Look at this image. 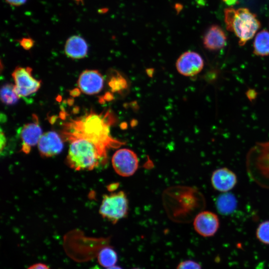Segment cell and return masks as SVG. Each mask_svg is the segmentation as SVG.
I'll return each instance as SVG.
<instances>
[{"mask_svg": "<svg viewBox=\"0 0 269 269\" xmlns=\"http://www.w3.org/2000/svg\"><path fill=\"white\" fill-rule=\"evenodd\" d=\"M42 134L38 118L33 115V122L25 124L20 130L21 151L24 153H29L31 148L38 144Z\"/></svg>", "mask_w": 269, "mask_h": 269, "instance_id": "9c48e42d", "label": "cell"}, {"mask_svg": "<svg viewBox=\"0 0 269 269\" xmlns=\"http://www.w3.org/2000/svg\"><path fill=\"white\" fill-rule=\"evenodd\" d=\"M61 136L54 131H48L41 136L37 144L40 154L44 157H50L60 153L63 148Z\"/></svg>", "mask_w": 269, "mask_h": 269, "instance_id": "8fae6325", "label": "cell"}, {"mask_svg": "<svg viewBox=\"0 0 269 269\" xmlns=\"http://www.w3.org/2000/svg\"><path fill=\"white\" fill-rule=\"evenodd\" d=\"M247 98L251 101L255 99L257 95V93L255 90L249 89L246 93Z\"/></svg>", "mask_w": 269, "mask_h": 269, "instance_id": "d4e9b609", "label": "cell"}, {"mask_svg": "<svg viewBox=\"0 0 269 269\" xmlns=\"http://www.w3.org/2000/svg\"><path fill=\"white\" fill-rule=\"evenodd\" d=\"M118 261V255L112 247L106 246L103 248L98 255V262L102 267L109 268L115 266Z\"/></svg>", "mask_w": 269, "mask_h": 269, "instance_id": "e0dca14e", "label": "cell"}, {"mask_svg": "<svg viewBox=\"0 0 269 269\" xmlns=\"http://www.w3.org/2000/svg\"><path fill=\"white\" fill-rule=\"evenodd\" d=\"M176 269H202L200 265L192 260H186L180 262Z\"/></svg>", "mask_w": 269, "mask_h": 269, "instance_id": "44dd1931", "label": "cell"}, {"mask_svg": "<svg viewBox=\"0 0 269 269\" xmlns=\"http://www.w3.org/2000/svg\"><path fill=\"white\" fill-rule=\"evenodd\" d=\"M128 210L127 197L124 191H120L103 196L99 213L103 218L115 224L127 216Z\"/></svg>", "mask_w": 269, "mask_h": 269, "instance_id": "277c9868", "label": "cell"}, {"mask_svg": "<svg viewBox=\"0 0 269 269\" xmlns=\"http://www.w3.org/2000/svg\"><path fill=\"white\" fill-rule=\"evenodd\" d=\"M258 240L264 244L269 245V221L262 222L256 230Z\"/></svg>", "mask_w": 269, "mask_h": 269, "instance_id": "d6986e66", "label": "cell"}, {"mask_svg": "<svg viewBox=\"0 0 269 269\" xmlns=\"http://www.w3.org/2000/svg\"><path fill=\"white\" fill-rule=\"evenodd\" d=\"M114 122L110 110L101 113L91 110L63 123L60 135L69 143L67 165L81 171L91 170L105 163L108 150L124 144L111 135L110 127Z\"/></svg>", "mask_w": 269, "mask_h": 269, "instance_id": "6da1fadb", "label": "cell"}, {"mask_svg": "<svg viewBox=\"0 0 269 269\" xmlns=\"http://www.w3.org/2000/svg\"><path fill=\"white\" fill-rule=\"evenodd\" d=\"M204 60L198 53L188 51L182 53L176 62L178 73L184 76H193L203 69Z\"/></svg>", "mask_w": 269, "mask_h": 269, "instance_id": "52a82bcc", "label": "cell"}, {"mask_svg": "<svg viewBox=\"0 0 269 269\" xmlns=\"http://www.w3.org/2000/svg\"><path fill=\"white\" fill-rule=\"evenodd\" d=\"M19 99L14 91V85L6 83L3 85L0 89V100L6 105L15 104Z\"/></svg>", "mask_w": 269, "mask_h": 269, "instance_id": "ac0fdd59", "label": "cell"}, {"mask_svg": "<svg viewBox=\"0 0 269 269\" xmlns=\"http://www.w3.org/2000/svg\"><path fill=\"white\" fill-rule=\"evenodd\" d=\"M112 164L118 174L123 177H129L137 170L138 159L133 150L123 148L114 153L112 158Z\"/></svg>", "mask_w": 269, "mask_h": 269, "instance_id": "8992f818", "label": "cell"}, {"mask_svg": "<svg viewBox=\"0 0 269 269\" xmlns=\"http://www.w3.org/2000/svg\"><path fill=\"white\" fill-rule=\"evenodd\" d=\"M103 75L96 70H86L81 73L77 84L80 90L87 95H95L100 92L104 87Z\"/></svg>", "mask_w": 269, "mask_h": 269, "instance_id": "30bf717a", "label": "cell"}, {"mask_svg": "<svg viewBox=\"0 0 269 269\" xmlns=\"http://www.w3.org/2000/svg\"><path fill=\"white\" fill-rule=\"evenodd\" d=\"M66 55L73 59H81L85 57L88 52V45L82 37L73 35L69 37L65 45Z\"/></svg>", "mask_w": 269, "mask_h": 269, "instance_id": "5bb4252c", "label": "cell"}, {"mask_svg": "<svg viewBox=\"0 0 269 269\" xmlns=\"http://www.w3.org/2000/svg\"><path fill=\"white\" fill-rule=\"evenodd\" d=\"M6 142L5 137L4 134L2 133V130H1L0 132V151L2 152L3 148L5 146Z\"/></svg>", "mask_w": 269, "mask_h": 269, "instance_id": "484cf974", "label": "cell"}, {"mask_svg": "<svg viewBox=\"0 0 269 269\" xmlns=\"http://www.w3.org/2000/svg\"><path fill=\"white\" fill-rule=\"evenodd\" d=\"M226 42V33L222 28L217 24L209 27L203 36L204 46L210 51H217L223 48Z\"/></svg>", "mask_w": 269, "mask_h": 269, "instance_id": "4fadbf2b", "label": "cell"}, {"mask_svg": "<svg viewBox=\"0 0 269 269\" xmlns=\"http://www.w3.org/2000/svg\"><path fill=\"white\" fill-rule=\"evenodd\" d=\"M237 201L235 196L230 193L225 192L217 199L216 206L219 213L222 215L232 213L236 208Z\"/></svg>", "mask_w": 269, "mask_h": 269, "instance_id": "9a60e30c", "label": "cell"}, {"mask_svg": "<svg viewBox=\"0 0 269 269\" xmlns=\"http://www.w3.org/2000/svg\"><path fill=\"white\" fill-rule=\"evenodd\" d=\"M106 269H123L119 266H114L113 267L107 268Z\"/></svg>", "mask_w": 269, "mask_h": 269, "instance_id": "83f0119b", "label": "cell"}, {"mask_svg": "<svg viewBox=\"0 0 269 269\" xmlns=\"http://www.w3.org/2000/svg\"><path fill=\"white\" fill-rule=\"evenodd\" d=\"M77 0V1H80V0Z\"/></svg>", "mask_w": 269, "mask_h": 269, "instance_id": "f546056e", "label": "cell"}, {"mask_svg": "<svg viewBox=\"0 0 269 269\" xmlns=\"http://www.w3.org/2000/svg\"><path fill=\"white\" fill-rule=\"evenodd\" d=\"M132 269H140L139 268H133Z\"/></svg>", "mask_w": 269, "mask_h": 269, "instance_id": "f1b7e54d", "label": "cell"}, {"mask_svg": "<svg viewBox=\"0 0 269 269\" xmlns=\"http://www.w3.org/2000/svg\"><path fill=\"white\" fill-rule=\"evenodd\" d=\"M14 91L19 98L36 93L41 86V81L34 78L29 67H17L12 73Z\"/></svg>", "mask_w": 269, "mask_h": 269, "instance_id": "5b68a950", "label": "cell"}, {"mask_svg": "<svg viewBox=\"0 0 269 269\" xmlns=\"http://www.w3.org/2000/svg\"><path fill=\"white\" fill-rule=\"evenodd\" d=\"M211 181L215 190L225 193L235 187L237 182V178L233 171L227 167H222L214 171Z\"/></svg>", "mask_w": 269, "mask_h": 269, "instance_id": "7c38bea8", "label": "cell"}, {"mask_svg": "<svg viewBox=\"0 0 269 269\" xmlns=\"http://www.w3.org/2000/svg\"><path fill=\"white\" fill-rule=\"evenodd\" d=\"M220 226L218 216L209 211H202L193 219V227L195 231L204 237L213 236Z\"/></svg>", "mask_w": 269, "mask_h": 269, "instance_id": "ba28073f", "label": "cell"}, {"mask_svg": "<svg viewBox=\"0 0 269 269\" xmlns=\"http://www.w3.org/2000/svg\"><path fill=\"white\" fill-rule=\"evenodd\" d=\"M227 5L232 6L237 3L238 0H223Z\"/></svg>", "mask_w": 269, "mask_h": 269, "instance_id": "4316f807", "label": "cell"}, {"mask_svg": "<svg viewBox=\"0 0 269 269\" xmlns=\"http://www.w3.org/2000/svg\"><path fill=\"white\" fill-rule=\"evenodd\" d=\"M224 13L227 29L235 34L241 46L252 38L261 27L257 15L247 8L228 7Z\"/></svg>", "mask_w": 269, "mask_h": 269, "instance_id": "3957f363", "label": "cell"}, {"mask_svg": "<svg viewBox=\"0 0 269 269\" xmlns=\"http://www.w3.org/2000/svg\"><path fill=\"white\" fill-rule=\"evenodd\" d=\"M8 4L12 6H20L25 3L27 0H5Z\"/></svg>", "mask_w": 269, "mask_h": 269, "instance_id": "cb8c5ba5", "label": "cell"}, {"mask_svg": "<svg viewBox=\"0 0 269 269\" xmlns=\"http://www.w3.org/2000/svg\"><path fill=\"white\" fill-rule=\"evenodd\" d=\"M110 86L113 91H120L125 89L128 86L127 82L121 75L113 76L109 82Z\"/></svg>", "mask_w": 269, "mask_h": 269, "instance_id": "ffe728a7", "label": "cell"}, {"mask_svg": "<svg viewBox=\"0 0 269 269\" xmlns=\"http://www.w3.org/2000/svg\"><path fill=\"white\" fill-rule=\"evenodd\" d=\"M254 54L260 56L269 55V32L265 29L256 35L253 43Z\"/></svg>", "mask_w": 269, "mask_h": 269, "instance_id": "2e32d148", "label": "cell"}, {"mask_svg": "<svg viewBox=\"0 0 269 269\" xmlns=\"http://www.w3.org/2000/svg\"><path fill=\"white\" fill-rule=\"evenodd\" d=\"M27 269H50L47 265L43 263H36L29 267Z\"/></svg>", "mask_w": 269, "mask_h": 269, "instance_id": "603a6c76", "label": "cell"}, {"mask_svg": "<svg viewBox=\"0 0 269 269\" xmlns=\"http://www.w3.org/2000/svg\"><path fill=\"white\" fill-rule=\"evenodd\" d=\"M162 197L168 216L175 222L194 219L205 205L203 195L197 189L188 186L171 187L164 191Z\"/></svg>", "mask_w": 269, "mask_h": 269, "instance_id": "7a4b0ae2", "label": "cell"}, {"mask_svg": "<svg viewBox=\"0 0 269 269\" xmlns=\"http://www.w3.org/2000/svg\"><path fill=\"white\" fill-rule=\"evenodd\" d=\"M33 44L32 40L30 38H23L20 41V44L23 48L28 50L31 48Z\"/></svg>", "mask_w": 269, "mask_h": 269, "instance_id": "7402d4cb", "label": "cell"}]
</instances>
